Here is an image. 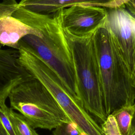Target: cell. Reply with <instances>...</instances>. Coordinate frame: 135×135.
Wrapping results in <instances>:
<instances>
[{
  "label": "cell",
  "mask_w": 135,
  "mask_h": 135,
  "mask_svg": "<svg viewBox=\"0 0 135 135\" xmlns=\"http://www.w3.org/2000/svg\"><path fill=\"white\" fill-rule=\"evenodd\" d=\"M5 104L0 105V120L1 121L9 135H17L14 131L4 110V105Z\"/></svg>",
  "instance_id": "cell-14"
},
{
  "label": "cell",
  "mask_w": 135,
  "mask_h": 135,
  "mask_svg": "<svg viewBox=\"0 0 135 135\" xmlns=\"http://www.w3.org/2000/svg\"><path fill=\"white\" fill-rule=\"evenodd\" d=\"M128 135H135V111L132 117L130 131Z\"/></svg>",
  "instance_id": "cell-18"
},
{
  "label": "cell",
  "mask_w": 135,
  "mask_h": 135,
  "mask_svg": "<svg viewBox=\"0 0 135 135\" xmlns=\"http://www.w3.org/2000/svg\"><path fill=\"white\" fill-rule=\"evenodd\" d=\"M107 11L105 26L131 75L135 43V18L123 7L107 8Z\"/></svg>",
  "instance_id": "cell-8"
},
{
  "label": "cell",
  "mask_w": 135,
  "mask_h": 135,
  "mask_svg": "<svg viewBox=\"0 0 135 135\" xmlns=\"http://www.w3.org/2000/svg\"><path fill=\"white\" fill-rule=\"evenodd\" d=\"M107 116L135 103V87L130 74L104 25L93 35Z\"/></svg>",
  "instance_id": "cell-1"
},
{
  "label": "cell",
  "mask_w": 135,
  "mask_h": 135,
  "mask_svg": "<svg viewBox=\"0 0 135 135\" xmlns=\"http://www.w3.org/2000/svg\"><path fill=\"white\" fill-rule=\"evenodd\" d=\"M0 135H9L1 120H0Z\"/></svg>",
  "instance_id": "cell-19"
},
{
  "label": "cell",
  "mask_w": 135,
  "mask_h": 135,
  "mask_svg": "<svg viewBox=\"0 0 135 135\" xmlns=\"http://www.w3.org/2000/svg\"><path fill=\"white\" fill-rule=\"evenodd\" d=\"M79 135H86L85 133H83V132H81V133H80V134H79Z\"/></svg>",
  "instance_id": "cell-21"
},
{
  "label": "cell",
  "mask_w": 135,
  "mask_h": 135,
  "mask_svg": "<svg viewBox=\"0 0 135 135\" xmlns=\"http://www.w3.org/2000/svg\"><path fill=\"white\" fill-rule=\"evenodd\" d=\"M4 109L17 135H39L36 132L35 128L21 113L15 112L11 108H8L6 104L4 105Z\"/></svg>",
  "instance_id": "cell-11"
},
{
  "label": "cell",
  "mask_w": 135,
  "mask_h": 135,
  "mask_svg": "<svg viewBox=\"0 0 135 135\" xmlns=\"http://www.w3.org/2000/svg\"><path fill=\"white\" fill-rule=\"evenodd\" d=\"M45 16L18 6L16 0H3L0 2V47L18 50L23 37L40 33Z\"/></svg>",
  "instance_id": "cell-6"
},
{
  "label": "cell",
  "mask_w": 135,
  "mask_h": 135,
  "mask_svg": "<svg viewBox=\"0 0 135 135\" xmlns=\"http://www.w3.org/2000/svg\"><path fill=\"white\" fill-rule=\"evenodd\" d=\"M121 7H124L135 18V0H123Z\"/></svg>",
  "instance_id": "cell-15"
},
{
  "label": "cell",
  "mask_w": 135,
  "mask_h": 135,
  "mask_svg": "<svg viewBox=\"0 0 135 135\" xmlns=\"http://www.w3.org/2000/svg\"><path fill=\"white\" fill-rule=\"evenodd\" d=\"M100 126L104 135H121L116 119L112 114L107 116Z\"/></svg>",
  "instance_id": "cell-13"
},
{
  "label": "cell",
  "mask_w": 135,
  "mask_h": 135,
  "mask_svg": "<svg viewBox=\"0 0 135 135\" xmlns=\"http://www.w3.org/2000/svg\"><path fill=\"white\" fill-rule=\"evenodd\" d=\"M131 77L133 84L135 87V43H134V49H133V55H132Z\"/></svg>",
  "instance_id": "cell-17"
},
{
  "label": "cell",
  "mask_w": 135,
  "mask_h": 135,
  "mask_svg": "<svg viewBox=\"0 0 135 135\" xmlns=\"http://www.w3.org/2000/svg\"><path fill=\"white\" fill-rule=\"evenodd\" d=\"M63 31L72 36L83 38L92 36L103 27L108 16L107 8L87 4H77L55 13Z\"/></svg>",
  "instance_id": "cell-7"
},
{
  "label": "cell",
  "mask_w": 135,
  "mask_h": 135,
  "mask_svg": "<svg viewBox=\"0 0 135 135\" xmlns=\"http://www.w3.org/2000/svg\"><path fill=\"white\" fill-rule=\"evenodd\" d=\"M8 98L11 108L23 115L34 128L51 130L72 123L44 85L33 77L16 85Z\"/></svg>",
  "instance_id": "cell-4"
},
{
  "label": "cell",
  "mask_w": 135,
  "mask_h": 135,
  "mask_svg": "<svg viewBox=\"0 0 135 135\" xmlns=\"http://www.w3.org/2000/svg\"><path fill=\"white\" fill-rule=\"evenodd\" d=\"M64 33L72 57L79 100L86 111L101 124L107 116L92 35L80 38Z\"/></svg>",
  "instance_id": "cell-3"
},
{
  "label": "cell",
  "mask_w": 135,
  "mask_h": 135,
  "mask_svg": "<svg viewBox=\"0 0 135 135\" xmlns=\"http://www.w3.org/2000/svg\"><path fill=\"white\" fill-rule=\"evenodd\" d=\"M52 135H70L67 130L66 124L63 123L55 128Z\"/></svg>",
  "instance_id": "cell-16"
},
{
  "label": "cell",
  "mask_w": 135,
  "mask_h": 135,
  "mask_svg": "<svg viewBox=\"0 0 135 135\" xmlns=\"http://www.w3.org/2000/svg\"><path fill=\"white\" fill-rule=\"evenodd\" d=\"M123 0H116L117 7H121Z\"/></svg>",
  "instance_id": "cell-20"
},
{
  "label": "cell",
  "mask_w": 135,
  "mask_h": 135,
  "mask_svg": "<svg viewBox=\"0 0 135 135\" xmlns=\"http://www.w3.org/2000/svg\"><path fill=\"white\" fill-rule=\"evenodd\" d=\"M32 78L18 61V50L0 49V105L16 85Z\"/></svg>",
  "instance_id": "cell-9"
},
{
  "label": "cell",
  "mask_w": 135,
  "mask_h": 135,
  "mask_svg": "<svg viewBox=\"0 0 135 135\" xmlns=\"http://www.w3.org/2000/svg\"><path fill=\"white\" fill-rule=\"evenodd\" d=\"M18 61L34 78L39 80L52 94L62 109L86 135H104L100 125L69 93L57 75L31 51L20 46Z\"/></svg>",
  "instance_id": "cell-5"
},
{
  "label": "cell",
  "mask_w": 135,
  "mask_h": 135,
  "mask_svg": "<svg viewBox=\"0 0 135 135\" xmlns=\"http://www.w3.org/2000/svg\"><path fill=\"white\" fill-rule=\"evenodd\" d=\"M134 111L135 103L132 105L122 107L112 113L116 119L121 135L129 134Z\"/></svg>",
  "instance_id": "cell-12"
},
{
  "label": "cell",
  "mask_w": 135,
  "mask_h": 135,
  "mask_svg": "<svg viewBox=\"0 0 135 135\" xmlns=\"http://www.w3.org/2000/svg\"><path fill=\"white\" fill-rule=\"evenodd\" d=\"M18 6L34 13L50 15L77 4H87L107 8L117 7L116 0H21Z\"/></svg>",
  "instance_id": "cell-10"
},
{
  "label": "cell",
  "mask_w": 135,
  "mask_h": 135,
  "mask_svg": "<svg viewBox=\"0 0 135 135\" xmlns=\"http://www.w3.org/2000/svg\"><path fill=\"white\" fill-rule=\"evenodd\" d=\"M20 46L31 51L47 64L60 78L71 95L81 102L70 47L55 13L47 15L37 35L23 37L18 42Z\"/></svg>",
  "instance_id": "cell-2"
}]
</instances>
